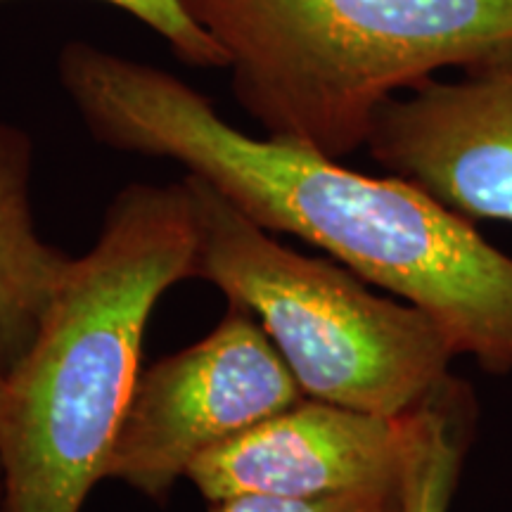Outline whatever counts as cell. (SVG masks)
I'll return each mask as SVG.
<instances>
[{
	"label": "cell",
	"mask_w": 512,
	"mask_h": 512,
	"mask_svg": "<svg viewBox=\"0 0 512 512\" xmlns=\"http://www.w3.org/2000/svg\"><path fill=\"white\" fill-rule=\"evenodd\" d=\"M209 512H392L387 505L361 496L283 498V496H233L209 503Z\"/></svg>",
	"instance_id": "obj_11"
},
{
	"label": "cell",
	"mask_w": 512,
	"mask_h": 512,
	"mask_svg": "<svg viewBox=\"0 0 512 512\" xmlns=\"http://www.w3.org/2000/svg\"><path fill=\"white\" fill-rule=\"evenodd\" d=\"M188 183H133L105 209L95 245L72 256L29 349L0 380L5 512H81L136 387L147 323L192 278Z\"/></svg>",
	"instance_id": "obj_2"
},
{
	"label": "cell",
	"mask_w": 512,
	"mask_h": 512,
	"mask_svg": "<svg viewBox=\"0 0 512 512\" xmlns=\"http://www.w3.org/2000/svg\"><path fill=\"white\" fill-rule=\"evenodd\" d=\"M470 396L453 382L415 415V441L401 512H451L470 446Z\"/></svg>",
	"instance_id": "obj_9"
},
{
	"label": "cell",
	"mask_w": 512,
	"mask_h": 512,
	"mask_svg": "<svg viewBox=\"0 0 512 512\" xmlns=\"http://www.w3.org/2000/svg\"><path fill=\"white\" fill-rule=\"evenodd\" d=\"M415 415L384 418L306 399L211 448L185 479L207 503L233 496H361L401 512Z\"/></svg>",
	"instance_id": "obj_6"
},
{
	"label": "cell",
	"mask_w": 512,
	"mask_h": 512,
	"mask_svg": "<svg viewBox=\"0 0 512 512\" xmlns=\"http://www.w3.org/2000/svg\"><path fill=\"white\" fill-rule=\"evenodd\" d=\"M100 145L169 159L268 233L294 235L439 323L458 356L512 373V256L399 176H368L292 140L249 136L164 69L86 41L57 57Z\"/></svg>",
	"instance_id": "obj_1"
},
{
	"label": "cell",
	"mask_w": 512,
	"mask_h": 512,
	"mask_svg": "<svg viewBox=\"0 0 512 512\" xmlns=\"http://www.w3.org/2000/svg\"><path fill=\"white\" fill-rule=\"evenodd\" d=\"M31 176V138L0 121V380L29 349L72 261L41 238Z\"/></svg>",
	"instance_id": "obj_8"
},
{
	"label": "cell",
	"mask_w": 512,
	"mask_h": 512,
	"mask_svg": "<svg viewBox=\"0 0 512 512\" xmlns=\"http://www.w3.org/2000/svg\"><path fill=\"white\" fill-rule=\"evenodd\" d=\"M5 3V0H0ZM112 5L162 38L174 55L188 67L216 69L223 67L221 50L197 27L183 10L181 0H98Z\"/></svg>",
	"instance_id": "obj_10"
},
{
	"label": "cell",
	"mask_w": 512,
	"mask_h": 512,
	"mask_svg": "<svg viewBox=\"0 0 512 512\" xmlns=\"http://www.w3.org/2000/svg\"><path fill=\"white\" fill-rule=\"evenodd\" d=\"M302 399L264 328L228 304L207 337L140 370L105 479L164 503L197 458Z\"/></svg>",
	"instance_id": "obj_5"
},
{
	"label": "cell",
	"mask_w": 512,
	"mask_h": 512,
	"mask_svg": "<svg viewBox=\"0 0 512 512\" xmlns=\"http://www.w3.org/2000/svg\"><path fill=\"white\" fill-rule=\"evenodd\" d=\"M266 136L344 159L375 114L512 43V0H181Z\"/></svg>",
	"instance_id": "obj_3"
},
{
	"label": "cell",
	"mask_w": 512,
	"mask_h": 512,
	"mask_svg": "<svg viewBox=\"0 0 512 512\" xmlns=\"http://www.w3.org/2000/svg\"><path fill=\"white\" fill-rule=\"evenodd\" d=\"M460 72L382 105L366 147L467 221L512 223V43Z\"/></svg>",
	"instance_id": "obj_7"
},
{
	"label": "cell",
	"mask_w": 512,
	"mask_h": 512,
	"mask_svg": "<svg viewBox=\"0 0 512 512\" xmlns=\"http://www.w3.org/2000/svg\"><path fill=\"white\" fill-rule=\"evenodd\" d=\"M183 178L195 216L192 278L252 313L304 396L403 418L456 382L458 354L432 316L370 292L349 268L280 245L219 190Z\"/></svg>",
	"instance_id": "obj_4"
},
{
	"label": "cell",
	"mask_w": 512,
	"mask_h": 512,
	"mask_svg": "<svg viewBox=\"0 0 512 512\" xmlns=\"http://www.w3.org/2000/svg\"><path fill=\"white\" fill-rule=\"evenodd\" d=\"M0 512H5V505H3V486H0Z\"/></svg>",
	"instance_id": "obj_12"
}]
</instances>
